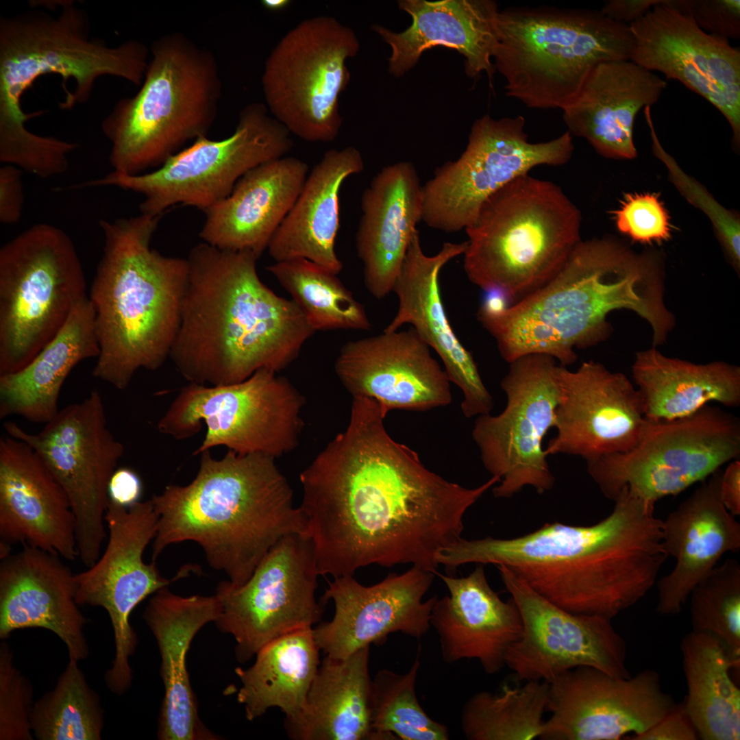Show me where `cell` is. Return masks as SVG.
<instances>
[{
	"instance_id": "obj_1",
	"label": "cell",
	"mask_w": 740,
	"mask_h": 740,
	"mask_svg": "<svg viewBox=\"0 0 740 740\" xmlns=\"http://www.w3.org/2000/svg\"><path fill=\"white\" fill-rule=\"evenodd\" d=\"M386 415L373 399L352 397L345 430L299 475L320 576L399 564L436 575L439 552L461 538L466 512L499 481L467 488L443 478L390 436Z\"/></svg>"
},
{
	"instance_id": "obj_2",
	"label": "cell",
	"mask_w": 740,
	"mask_h": 740,
	"mask_svg": "<svg viewBox=\"0 0 740 740\" xmlns=\"http://www.w3.org/2000/svg\"><path fill=\"white\" fill-rule=\"evenodd\" d=\"M612 512L591 526L546 523L510 539L460 538L442 553L455 570L504 565L555 605L613 619L639 602L668 558L654 505L621 492Z\"/></svg>"
},
{
	"instance_id": "obj_3",
	"label": "cell",
	"mask_w": 740,
	"mask_h": 740,
	"mask_svg": "<svg viewBox=\"0 0 740 740\" xmlns=\"http://www.w3.org/2000/svg\"><path fill=\"white\" fill-rule=\"evenodd\" d=\"M249 251L206 243L187 257L188 278L169 357L189 383L217 386L265 369L278 373L315 331L292 299L260 279Z\"/></svg>"
},
{
	"instance_id": "obj_4",
	"label": "cell",
	"mask_w": 740,
	"mask_h": 740,
	"mask_svg": "<svg viewBox=\"0 0 740 740\" xmlns=\"http://www.w3.org/2000/svg\"><path fill=\"white\" fill-rule=\"evenodd\" d=\"M663 291L655 256L610 238L581 240L539 288L501 314L477 317L506 362L543 354L566 366L576 362L575 348L606 338L607 316L616 310L636 312L650 325L653 345L664 343L675 321Z\"/></svg>"
},
{
	"instance_id": "obj_5",
	"label": "cell",
	"mask_w": 740,
	"mask_h": 740,
	"mask_svg": "<svg viewBox=\"0 0 740 740\" xmlns=\"http://www.w3.org/2000/svg\"><path fill=\"white\" fill-rule=\"evenodd\" d=\"M199 454L190 483L168 485L151 499L158 516L152 561L171 544L194 541L211 567L240 586L281 539L306 534L305 520L275 457L232 450L219 459L210 450Z\"/></svg>"
},
{
	"instance_id": "obj_6",
	"label": "cell",
	"mask_w": 740,
	"mask_h": 740,
	"mask_svg": "<svg viewBox=\"0 0 740 740\" xmlns=\"http://www.w3.org/2000/svg\"><path fill=\"white\" fill-rule=\"evenodd\" d=\"M161 216L101 219L103 251L88 299L100 352L93 375L125 390L170 356L186 289V258L151 248Z\"/></svg>"
},
{
	"instance_id": "obj_7",
	"label": "cell",
	"mask_w": 740,
	"mask_h": 740,
	"mask_svg": "<svg viewBox=\"0 0 740 740\" xmlns=\"http://www.w3.org/2000/svg\"><path fill=\"white\" fill-rule=\"evenodd\" d=\"M151 53L138 92L118 101L101 122L114 171L160 167L207 136L217 118L222 84L210 49L176 32L153 41Z\"/></svg>"
},
{
	"instance_id": "obj_8",
	"label": "cell",
	"mask_w": 740,
	"mask_h": 740,
	"mask_svg": "<svg viewBox=\"0 0 740 740\" xmlns=\"http://www.w3.org/2000/svg\"><path fill=\"white\" fill-rule=\"evenodd\" d=\"M581 221L559 186L521 175L490 196L465 229V271L484 291H504L513 304L558 272L581 241Z\"/></svg>"
},
{
	"instance_id": "obj_9",
	"label": "cell",
	"mask_w": 740,
	"mask_h": 740,
	"mask_svg": "<svg viewBox=\"0 0 740 740\" xmlns=\"http://www.w3.org/2000/svg\"><path fill=\"white\" fill-rule=\"evenodd\" d=\"M58 14L33 10L0 19V137L23 134L26 122L42 111L26 114L21 98L40 76L55 73L75 88L60 104L70 109L90 97L96 79L103 75L141 85L148 65L149 49L129 40L110 47L90 38L85 11L72 1H57Z\"/></svg>"
},
{
	"instance_id": "obj_10",
	"label": "cell",
	"mask_w": 740,
	"mask_h": 740,
	"mask_svg": "<svg viewBox=\"0 0 740 740\" xmlns=\"http://www.w3.org/2000/svg\"><path fill=\"white\" fill-rule=\"evenodd\" d=\"M495 68L506 95L528 108L563 110L598 64L630 60V26L600 10L552 6L499 12Z\"/></svg>"
},
{
	"instance_id": "obj_11",
	"label": "cell",
	"mask_w": 740,
	"mask_h": 740,
	"mask_svg": "<svg viewBox=\"0 0 740 740\" xmlns=\"http://www.w3.org/2000/svg\"><path fill=\"white\" fill-rule=\"evenodd\" d=\"M70 236L47 223L28 227L0 249V375L25 367L87 299Z\"/></svg>"
},
{
	"instance_id": "obj_12",
	"label": "cell",
	"mask_w": 740,
	"mask_h": 740,
	"mask_svg": "<svg viewBox=\"0 0 740 740\" xmlns=\"http://www.w3.org/2000/svg\"><path fill=\"white\" fill-rule=\"evenodd\" d=\"M277 373L262 369L236 383H189L161 417L157 429L182 440L205 424L204 439L193 455L219 446L275 458L288 454L299 445L306 401L287 378Z\"/></svg>"
},
{
	"instance_id": "obj_13",
	"label": "cell",
	"mask_w": 740,
	"mask_h": 740,
	"mask_svg": "<svg viewBox=\"0 0 740 740\" xmlns=\"http://www.w3.org/2000/svg\"><path fill=\"white\" fill-rule=\"evenodd\" d=\"M251 103L239 114L234 132L221 140L201 137L149 172L128 175L112 171L87 180L85 188L114 186L143 195L141 214L161 216L177 204L204 212L227 197L248 171L286 156L293 147L288 130Z\"/></svg>"
},
{
	"instance_id": "obj_14",
	"label": "cell",
	"mask_w": 740,
	"mask_h": 740,
	"mask_svg": "<svg viewBox=\"0 0 740 740\" xmlns=\"http://www.w3.org/2000/svg\"><path fill=\"white\" fill-rule=\"evenodd\" d=\"M740 420L706 405L672 421L650 422L630 449L587 460V471L607 498L626 491L655 504L708 478L739 458Z\"/></svg>"
},
{
	"instance_id": "obj_15",
	"label": "cell",
	"mask_w": 740,
	"mask_h": 740,
	"mask_svg": "<svg viewBox=\"0 0 740 740\" xmlns=\"http://www.w3.org/2000/svg\"><path fill=\"white\" fill-rule=\"evenodd\" d=\"M359 49L354 31L334 17L305 19L278 42L262 76L265 105L291 134L332 142L342 119L339 96L350 79L346 63Z\"/></svg>"
},
{
	"instance_id": "obj_16",
	"label": "cell",
	"mask_w": 740,
	"mask_h": 740,
	"mask_svg": "<svg viewBox=\"0 0 740 740\" xmlns=\"http://www.w3.org/2000/svg\"><path fill=\"white\" fill-rule=\"evenodd\" d=\"M521 115L495 119L484 115L473 123L460 157L437 168L422 186L421 221L455 232L472 225L486 200L517 177L540 165L560 166L571 158L568 132L531 143Z\"/></svg>"
},
{
	"instance_id": "obj_17",
	"label": "cell",
	"mask_w": 740,
	"mask_h": 740,
	"mask_svg": "<svg viewBox=\"0 0 740 740\" xmlns=\"http://www.w3.org/2000/svg\"><path fill=\"white\" fill-rule=\"evenodd\" d=\"M3 428L32 447L64 489L75 515L78 557L91 567L107 536L108 484L125 451L108 428L100 393L93 390L59 410L37 433L10 421Z\"/></svg>"
},
{
	"instance_id": "obj_18",
	"label": "cell",
	"mask_w": 740,
	"mask_h": 740,
	"mask_svg": "<svg viewBox=\"0 0 740 740\" xmlns=\"http://www.w3.org/2000/svg\"><path fill=\"white\" fill-rule=\"evenodd\" d=\"M558 366L554 358L543 354L513 361L501 382L505 408L475 420L471 434L482 464L499 479L493 488L495 497H510L527 486L539 494L554 486L543 441L555 424Z\"/></svg>"
},
{
	"instance_id": "obj_19",
	"label": "cell",
	"mask_w": 740,
	"mask_h": 740,
	"mask_svg": "<svg viewBox=\"0 0 740 740\" xmlns=\"http://www.w3.org/2000/svg\"><path fill=\"white\" fill-rule=\"evenodd\" d=\"M319 576L310 539L295 532L281 539L242 585L218 584L221 612L214 624L234 637L238 661L245 663L273 640L312 628L320 620Z\"/></svg>"
},
{
	"instance_id": "obj_20",
	"label": "cell",
	"mask_w": 740,
	"mask_h": 740,
	"mask_svg": "<svg viewBox=\"0 0 740 740\" xmlns=\"http://www.w3.org/2000/svg\"><path fill=\"white\" fill-rule=\"evenodd\" d=\"M502 580L521 615L519 638L508 648V666L520 680L550 682L578 667L629 678L627 645L611 619L576 614L555 605L504 565Z\"/></svg>"
},
{
	"instance_id": "obj_21",
	"label": "cell",
	"mask_w": 740,
	"mask_h": 740,
	"mask_svg": "<svg viewBox=\"0 0 740 740\" xmlns=\"http://www.w3.org/2000/svg\"><path fill=\"white\" fill-rule=\"evenodd\" d=\"M105 521L108 530L106 547L91 567L75 574V599L79 606H99L108 613L115 654L107 673L111 679L124 682L132 678L129 661L138 643L130 624L132 612L149 595L186 576L190 567L168 580L160 575L156 562H144L143 552L154 539L158 522L151 499L130 507L110 500Z\"/></svg>"
},
{
	"instance_id": "obj_22",
	"label": "cell",
	"mask_w": 740,
	"mask_h": 740,
	"mask_svg": "<svg viewBox=\"0 0 740 740\" xmlns=\"http://www.w3.org/2000/svg\"><path fill=\"white\" fill-rule=\"evenodd\" d=\"M547 711L540 739L618 740L641 734L674 706L659 674L646 669L629 678L578 667L549 682Z\"/></svg>"
},
{
	"instance_id": "obj_23",
	"label": "cell",
	"mask_w": 740,
	"mask_h": 740,
	"mask_svg": "<svg viewBox=\"0 0 740 740\" xmlns=\"http://www.w3.org/2000/svg\"><path fill=\"white\" fill-rule=\"evenodd\" d=\"M629 26L634 40L630 60L680 82L712 103L728 121L739 148V47L700 29L669 0H662Z\"/></svg>"
},
{
	"instance_id": "obj_24",
	"label": "cell",
	"mask_w": 740,
	"mask_h": 740,
	"mask_svg": "<svg viewBox=\"0 0 740 740\" xmlns=\"http://www.w3.org/2000/svg\"><path fill=\"white\" fill-rule=\"evenodd\" d=\"M557 374L556 434L545 449L548 456L587 461L626 452L639 441L650 421L637 388L624 373L589 360L576 371L558 365Z\"/></svg>"
},
{
	"instance_id": "obj_25",
	"label": "cell",
	"mask_w": 740,
	"mask_h": 740,
	"mask_svg": "<svg viewBox=\"0 0 740 740\" xmlns=\"http://www.w3.org/2000/svg\"><path fill=\"white\" fill-rule=\"evenodd\" d=\"M434 574L413 567L405 572L388 574L380 582L364 586L353 576L334 578L321 598L332 600V619L312 633L327 656L344 658L372 643L383 641L392 633L420 639L429 630L430 616L437 596L423 600Z\"/></svg>"
},
{
	"instance_id": "obj_26",
	"label": "cell",
	"mask_w": 740,
	"mask_h": 740,
	"mask_svg": "<svg viewBox=\"0 0 740 740\" xmlns=\"http://www.w3.org/2000/svg\"><path fill=\"white\" fill-rule=\"evenodd\" d=\"M430 349L412 327L383 332L344 344L334 369L352 397L372 399L386 415L428 411L452 402L451 382Z\"/></svg>"
},
{
	"instance_id": "obj_27",
	"label": "cell",
	"mask_w": 740,
	"mask_h": 740,
	"mask_svg": "<svg viewBox=\"0 0 740 740\" xmlns=\"http://www.w3.org/2000/svg\"><path fill=\"white\" fill-rule=\"evenodd\" d=\"M467 241L445 243L436 255L423 251L419 232L413 234L393 291L398 297L397 313L383 332L410 323L440 357L451 383L462 391L461 410L466 418L489 414L493 400L484 384L471 354L456 336L441 299L439 274L454 258L463 254Z\"/></svg>"
},
{
	"instance_id": "obj_28",
	"label": "cell",
	"mask_w": 740,
	"mask_h": 740,
	"mask_svg": "<svg viewBox=\"0 0 740 740\" xmlns=\"http://www.w3.org/2000/svg\"><path fill=\"white\" fill-rule=\"evenodd\" d=\"M0 536L67 560L78 557L66 493L34 449L9 435L0 439Z\"/></svg>"
},
{
	"instance_id": "obj_29",
	"label": "cell",
	"mask_w": 740,
	"mask_h": 740,
	"mask_svg": "<svg viewBox=\"0 0 740 740\" xmlns=\"http://www.w3.org/2000/svg\"><path fill=\"white\" fill-rule=\"evenodd\" d=\"M0 565V638L18 629L40 628L66 645L70 660H84L89 650L87 622L75 599V574L61 557L23 545Z\"/></svg>"
},
{
	"instance_id": "obj_30",
	"label": "cell",
	"mask_w": 740,
	"mask_h": 740,
	"mask_svg": "<svg viewBox=\"0 0 740 740\" xmlns=\"http://www.w3.org/2000/svg\"><path fill=\"white\" fill-rule=\"evenodd\" d=\"M716 471L663 521V542L676 564L657 582L656 612L678 614L693 587L727 552L740 550V523L722 504Z\"/></svg>"
},
{
	"instance_id": "obj_31",
	"label": "cell",
	"mask_w": 740,
	"mask_h": 740,
	"mask_svg": "<svg viewBox=\"0 0 740 740\" xmlns=\"http://www.w3.org/2000/svg\"><path fill=\"white\" fill-rule=\"evenodd\" d=\"M449 595L433 605L430 625L436 630L446 663L476 659L489 674L505 666L510 646L520 637L522 621L515 602L503 601L490 587L483 565L467 576L436 574Z\"/></svg>"
},
{
	"instance_id": "obj_32",
	"label": "cell",
	"mask_w": 740,
	"mask_h": 740,
	"mask_svg": "<svg viewBox=\"0 0 740 740\" xmlns=\"http://www.w3.org/2000/svg\"><path fill=\"white\" fill-rule=\"evenodd\" d=\"M667 82L631 60L604 62L588 74L562 110L571 136L586 139L602 156H637L633 128L639 110L656 103Z\"/></svg>"
},
{
	"instance_id": "obj_33",
	"label": "cell",
	"mask_w": 740,
	"mask_h": 740,
	"mask_svg": "<svg viewBox=\"0 0 740 740\" xmlns=\"http://www.w3.org/2000/svg\"><path fill=\"white\" fill-rule=\"evenodd\" d=\"M220 612L216 595L183 597L172 593L167 587L154 593L144 610L143 617L157 641L164 686L159 739H217L199 718L186 669V655L197 632L206 624L214 622Z\"/></svg>"
},
{
	"instance_id": "obj_34",
	"label": "cell",
	"mask_w": 740,
	"mask_h": 740,
	"mask_svg": "<svg viewBox=\"0 0 740 740\" xmlns=\"http://www.w3.org/2000/svg\"><path fill=\"white\" fill-rule=\"evenodd\" d=\"M401 10L412 24L400 33L381 25L373 29L392 49L389 73L399 77L411 69L423 52L441 45L456 49L465 58V71L474 77L494 73L491 59L498 42L497 3L491 0H404Z\"/></svg>"
},
{
	"instance_id": "obj_35",
	"label": "cell",
	"mask_w": 740,
	"mask_h": 740,
	"mask_svg": "<svg viewBox=\"0 0 740 740\" xmlns=\"http://www.w3.org/2000/svg\"><path fill=\"white\" fill-rule=\"evenodd\" d=\"M422 197L417 169L410 162L383 167L362 195L356 247L365 286L376 299L393 290L421 221Z\"/></svg>"
},
{
	"instance_id": "obj_36",
	"label": "cell",
	"mask_w": 740,
	"mask_h": 740,
	"mask_svg": "<svg viewBox=\"0 0 740 740\" xmlns=\"http://www.w3.org/2000/svg\"><path fill=\"white\" fill-rule=\"evenodd\" d=\"M308 173L307 163L287 156L252 169L227 197L204 211L200 237L212 246L249 251L259 258L295 204Z\"/></svg>"
},
{
	"instance_id": "obj_37",
	"label": "cell",
	"mask_w": 740,
	"mask_h": 740,
	"mask_svg": "<svg viewBox=\"0 0 740 740\" xmlns=\"http://www.w3.org/2000/svg\"><path fill=\"white\" fill-rule=\"evenodd\" d=\"M364 169L361 153L349 146L328 150L308 173L293 207L267 249L275 262L303 258L338 275L335 250L340 228V192L349 176Z\"/></svg>"
},
{
	"instance_id": "obj_38",
	"label": "cell",
	"mask_w": 740,
	"mask_h": 740,
	"mask_svg": "<svg viewBox=\"0 0 740 740\" xmlns=\"http://www.w3.org/2000/svg\"><path fill=\"white\" fill-rule=\"evenodd\" d=\"M100 349L88 297L73 310L57 335L23 369L0 375V418L18 415L46 423L59 411L62 386L80 362Z\"/></svg>"
},
{
	"instance_id": "obj_39",
	"label": "cell",
	"mask_w": 740,
	"mask_h": 740,
	"mask_svg": "<svg viewBox=\"0 0 740 740\" xmlns=\"http://www.w3.org/2000/svg\"><path fill=\"white\" fill-rule=\"evenodd\" d=\"M632 374L650 422L688 417L711 402L740 405V368L726 362L695 364L653 347L636 354Z\"/></svg>"
},
{
	"instance_id": "obj_40",
	"label": "cell",
	"mask_w": 740,
	"mask_h": 740,
	"mask_svg": "<svg viewBox=\"0 0 740 740\" xmlns=\"http://www.w3.org/2000/svg\"><path fill=\"white\" fill-rule=\"evenodd\" d=\"M369 647L344 658L326 655L311 683L300 719L286 728L291 738L373 739Z\"/></svg>"
},
{
	"instance_id": "obj_41",
	"label": "cell",
	"mask_w": 740,
	"mask_h": 740,
	"mask_svg": "<svg viewBox=\"0 0 740 740\" xmlns=\"http://www.w3.org/2000/svg\"><path fill=\"white\" fill-rule=\"evenodd\" d=\"M319 650L312 628L299 630L264 645L250 667L236 668L241 682L237 700L246 718L252 721L278 707L286 715L285 728L297 724L320 665Z\"/></svg>"
},
{
	"instance_id": "obj_42",
	"label": "cell",
	"mask_w": 740,
	"mask_h": 740,
	"mask_svg": "<svg viewBox=\"0 0 740 740\" xmlns=\"http://www.w3.org/2000/svg\"><path fill=\"white\" fill-rule=\"evenodd\" d=\"M685 708L703 740H739L740 690L730 677L739 667L712 634L692 631L681 640Z\"/></svg>"
},
{
	"instance_id": "obj_43",
	"label": "cell",
	"mask_w": 740,
	"mask_h": 740,
	"mask_svg": "<svg viewBox=\"0 0 740 740\" xmlns=\"http://www.w3.org/2000/svg\"><path fill=\"white\" fill-rule=\"evenodd\" d=\"M267 269L290 294L315 332L371 329L364 306L336 274L303 258L275 262Z\"/></svg>"
},
{
	"instance_id": "obj_44",
	"label": "cell",
	"mask_w": 740,
	"mask_h": 740,
	"mask_svg": "<svg viewBox=\"0 0 740 740\" xmlns=\"http://www.w3.org/2000/svg\"><path fill=\"white\" fill-rule=\"evenodd\" d=\"M549 689L547 682L527 681L522 687L505 684L500 694L475 693L463 708V734L470 740L540 739Z\"/></svg>"
},
{
	"instance_id": "obj_45",
	"label": "cell",
	"mask_w": 740,
	"mask_h": 740,
	"mask_svg": "<svg viewBox=\"0 0 740 740\" xmlns=\"http://www.w3.org/2000/svg\"><path fill=\"white\" fill-rule=\"evenodd\" d=\"M32 730L38 740H100L103 711L77 661L70 660L55 687L33 706Z\"/></svg>"
},
{
	"instance_id": "obj_46",
	"label": "cell",
	"mask_w": 740,
	"mask_h": 740,
	"mask_svg": "<svg viewBox=\"0 0 740 740\" xmlns=\"http://www.w3.org/2000/svg\"><path fill=\"white\" fill-rule=\"evenodd\" d=\"M420 647L405 674L378 671L371 680L370 718L373 739L447 740V726L432 719L420 705L415 684Z\"/></svg>"
},
{
	"instance_id": "obj_47",
	"label": "cell",
	"mask_w": 740,
	"mask_h": 740,
	"mask_svg": "<svg viewBox=\"0 0 740 740\" xmlns=\"http://www.w3.org/2000/svg\"><path fill=\"white\" fill-rule=\"evenodd\" d=\"M692 631L712 634L740 665V563L729 558L717 565L692 589Z\"/></svg>"
},
{
	"instance_id": "obj_48",
	"label": "cell",
	"mask_w": 740,
	"mask_h": 740,
	"mask_svg": "<svg viewBox=\"0 0 740 740\" xmlns=\"http://www.w3.org/2000/svg\"><path fill=\"white\" fill-rule=\"evenodd\" d=\"M29 679L15 666L9 645L0 644V739L32 740L34 706Z\"/></svg>"
},
{
	"instance_id": "obj_49",
	"label": "cell",
	"mask_w": 740,
	"mask_h": 740,
	"mask_svg": "<svg viewBox=\"0 0 740 740\" xmlns=\"http://www.w3.org/2000/svg\"><path fill=\"white\" fill-rule=\"evenodd\" d=\"M612 213L617 230L633 241L660 243L671 238L669 216L655 194H626Z\"/></svg>"
},
{
	"instance_id": "obj_50",
	"label": "cell",
	"mask_w": 740,
	"mask_h": 740,
	"mask_svg": "<svg viewBox=\"0 0 740 740\" xmlns=\"http://www.w3.org/2000/svg\"><path fill=\"white\" fill-rule=\"evenodd\" d=\"M704 32L726 39L740 38L739 0H669Z\"/></svg>"
},
{
	"instance_id": "obj_51",
	"label": "cell",
	"mask_w": 740,
	"mask_h": 740,
	"mask_svg": "<svg viewBox=\"0 0 740 740\" xmlns=\"http://www.w3.org/2000/svg\"><path fill=\"white\" fill-rule=\"evenodd\" d=\"M699 735L684 706L676 704L658 722L632 740H696Z\"/></svg>"
},
{
	"instance_id": "obj_52",
	"label": "cell",
	"mask_w": 740,
	"mask_h": 740,
	"mask_svg": "<svg viewBox=\"0 0 740 740\" xmlns=\"http://www.w3.org/2000/svg\"><path fill=\"white\" fill-rule=\"evenodd\" d=\"M23 171L3 164L0 168V221L3 224L16 223L21 217L24 191Z\"/></svg>"
},
{
	"instance_id": "obj_53",
	"label": "cell",
	"mask_w": 740,
	"mask_h": 740,
	"mask_svg": "<svg viewBox=\"0 0 740 740\" xmlns=\"http://www.w3.org/2000/svg\"><path fill=\"white\" fill-rule=\"evenodd\" d=\"M142 482L136 472L128 468L116 469L108 484V495L114 502L130 507L139 502Z\"/></svg>"
},
{
	"instance_id": "obj_54",
	"label": "cell",
	"mask_w": 740,
	"mask_h": 740,
	"mask_svg": "<svg viewBox=\"0 0 740 740\" xmlns=\"http://www.w3.org/2000/svg\"><path fill=\"white\" fill-rule=\"evenodd\" d=\"M662 0H610L600 10L608 18L630 25L643 16Z\"/></svg>"
},
{
	"instance_id": "obj_55",
	"label": "cell",
	"mask_w": 740,
	"mask_h": 740,
	"mask_svg": "<svg viewBox=\"0 0 740 740\" xmlns=\"http://www.w3.org/2000/svg\"><path fill=\"white\" fill-rule=\"evenodd\" d=\"M719 493L727 510L734 517L740 515V460L729 462L721 473Z\"/></svg>"
},
{
	"instance_id": "obj_56",
	"label": "cell",
	"mask_w": 740,
	"mask_h": 740,
	"mask_svg": "<svg viewBox=\"0 0 740 740\" xmlns=\"http://www.w3.org/2000/svg\"><path fill=\"white\" fill-rule=\"evenodd\" d=\"M484 293L478 313L489 315L499 314L513 304L508 295L500 288L489 289L484 291Z\"/></svg>"
},
{
	"instance_id": "obj_57",
	"label": "cell",
	"mask_w": 740,
	"mask_h": 740,
	"mask_svg": "<svg viewBox=\"0 0 740 740\" xmlns=\"http://www.w3.org/2000/svg\"><path fill=\"white\" fill-rule=\"evenodd\" d=\"M291 1L288 0H264L262 5L268 10L277 12L286 8Z\"/></svg>"
}]
</instances>
